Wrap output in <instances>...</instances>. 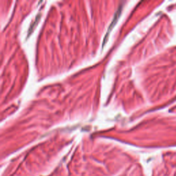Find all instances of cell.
Wrapping results in <instances>:
<instances>
[{
    "label": "cell",
    "mask_w": 176,
    "mask_h": 176,
    "mask_svg": "<svg viewBox=\"0 0 176 176\" xmlns=\"http://www.w3.org/2000/svg\"><path fill=\"white\" fill-rule=\"evenodd\" d=\"M122 8H123V5H120V6L118 7V11H116V13H115V15H114V20L112 21V22H111V25L109 26V30H111V29H112L113 26L116 24V22H117V21L118 20V18H119L120 15V13H121V11H122ZM109 31L108 32V34L109 33Z\"/></svg>",
    "instance_id": "cell-1"
}]
</instances>
